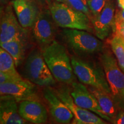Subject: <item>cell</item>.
I'll return each mask as SVG.
<instances>
[{
	"label": "cell",
	"instance_id": "obj_22",
	"mask_svg": "<svg viewBox=\"0 0 124 124\" xmlns=\"http://www.w3.org/2000/svg\"><path fill=\"white\" fill-rule=\"evenodd\" d=\"M106 3V0H89L88 1V5L92 15V17L98 15L104 8Z\"/></svg>",
	"mask_w": 124,
	"mask_h": 124
},
{
	"label": "cell",
	"instance_id": "obj_24",
	"mask_svg": "<svg viewBox=\"0 0 124 124\" xmlns=\"http://www.w3.org/2000/svg\"><path fill=\"white\" fill-rule=\"evenodd\" d=\"M113 124H124V110L120 109L118 111Z\"/></svg>",
	"mask_w": 124,
	"mask_h": 124
},
{
	"label": "cell",
	"instance_id": "obj_10",
	"mask_svg": "<svg viewBox=\"0 0 124 124\" xmlns=\"http://www.w3.org/2000/svg\"><path fill=\"white\" fill-rule=\"evenodd\" d=\"M94 32L96 36L104 40L112 32H115V5L108 0L102 11L91 18Z\"/></svg>",
	"mask_w": 124,
	"mask_h": 124
},
{
	"label": "cell",
	"instance_id": "obj_6",
	"mask_svg": "<svg viewBox=\"0 0 124 124\" xmlns=\"http://www.w3.org/2000/svg\"><path fill=\"white\" fill-rule=\"evenodd\" d=\"M24 71L28 80L36 85L47 87L55 84V79L45 61L42 52L38 49H33L28 54Z\"/></svg>",
	"mask_w": 124,
	"mask_h": 124
},
{
	"label": "cell",
	"instance_id": "obj_14",
	"mask_svg": "<svg viewBox=\"0 0 124 124\" xmlns=\"http://www.w3.org/2000/svg\"><path fill=\"white\" fill-rule=\"evenodd\" d=\"M11 4L21 25L32 28L42 8L40 4L36 0H13Z\"/></svg>",
	"mask_w": 124,
	"mask_h": 124
},
{
	"label": "cell",
	"instance_id": "obj_8",
	"mask_svg": "<svg viewBox=\"0 0 124 124\" xmlns=\"http://www.w3.org/2000/svg\"><path fill=\"white\" fill-rule=\"evenodd\" d=\"M36 87L28 79L0 84L1 99H12L16 102L38 100Z\"/></svg>",
	"mask_w": 124,
	"mask_h": 124
},
{
	"label": "cell",
	"instance_id": "obj_26",
	"mask_svg": "<svg viewBox=\"0 0 124 124\" xmlns=\"http://www.w3.org/2000/svg\"><path fill=\"white\" fill-rule=\"evenodd\" d=\"M114 32L124 40V22L116 26Z\"/></svg>",
	"mask_w": 124,
	"mask_h": 124
},
{
	"label": "cell",
	"instance_id": "obj_9",
	"mask_svg": "<svg viewBox=\"0 0 124 124\" xmlns=\"http://www.w3.org/2000/svg\"><path fill=\"white\" fill-rule=\"evenodd\" d=\"M13 8L12 5L9 4L3 9L1 8L0 43L27 36V29L24 28L20 24L13 13Z\"/></svg>",
	"mask_w": 124,
	"mask_h": 124
},
{
	"label": "cell",
	"instance_id": "obj_20",
	"mask_svg": "<svg viewBox=\"0 0 124 124\" xmlns=\"http://www.w3.org/2000/svg\"><path fill=\"white\" fill-rule=\"evenodd\" d=\"M15 62L11 55L2 48H0V71L10 74L18 73Z\"/></svg>",
	"mask_w": 124,
	"mask_h": 124
},
{
	"label": "cell",
	"instance_id": "obj_5",
	"mask_svg": "<svg viewBox=\"0 0 124 124\" xmlns=\"http://www.w3.org/2000/svg\"><path fill=\"white\" fill-rule=\"evenodd\" d=\"M63 36L67 46L78 56H89L103 51V43L89 32L74 29L64 28Z\"/></svg>",
	"mask_w": 124,
	"mask_h": 124
},
{
	"label": "cell",
	"instance_id": "obj_27",
	"mask_svg": "<svg viewBox=\"0 0 124 124\" xmlns=\"http://www.w3.org/2000/svg\"><path fill=\"white\" fill-rule=\"evenodd\" d=\"M41 7H49L51 3V0H36Z\"/></svg>",
	"mask_w": 124,
	"mask_h": 124
},
{
	"label": "cell",
	"instance_id": "obj_3",
	"mask_svg": "<svg viewBox=\"0 0 124 124\" xmlns=\"http://www.w3.org/2000/svg\"><path fill=\"white\" fill-rule=\"evenodd\" d=\"M71 59L74 74L80 83L111 94L102 65L77 56Z\"/></svg>",
	"mask_w": 124,
	"mask_h": 124
},
{
	"label": "cell",
	"instance_id": "obj_16",
	"mask_svg": "<svg viewBox=\"0 0 124 124\" xmlns=\"http://www.w3.org/2000/svg\"><path fill=\"white\" fill-rule=\"evenodd\" d=\"M15 100L1 99L0 124H31L20 115Z\"/></svg>",
	"mask_w": 124,
	"mask_h": 124
},
{
	"label": "cell",
	"instance_id": "obj_1",
	"mask_svg": "<svg viewBox=\"0 0 124 124\" xmlns=\"http://www.w3.org/2000/svg\"><path fill=\"white\" fill-rule=\"evenodd\" d=\"M43 57L54 78L67 85L75 82V75L66 48L58 41H54L42 49Z\"/></svg>",
	"mask_w": 124,
	"mask_h": 124
},
{
	"label": "cell",
	"instance_id": "obj_19",
	"mask_svg": "<svg viewBox=\"0 0 124 124\" xmlns=\"http://www.w3.org/2000/svg\"><path fill=\"white\" fill-rule=\"evenodd\" d=\"M111 48L119 66L124 72V40L115 33L110 40Z\"/></svg>",
	"mask_w": 124,
	"mask_h": 124
},
{
	"label": "cell",
	"instance_id": "obj_11",
	"mask_svg": "<svg viewBox=\"0 0 124 124\" xmlns=\"http://www.w3.org/2000/svg\"><path fill=\"white\" fill-rule=\"evenodd\" d=\"M71 86V95L77 106L95 113L103 120L112 124L111 120L102 111L95 96L84 84L75 81Z\"/></svg>",
	"mask_w": 124,
	"mask_h": 124
},
{
	"label": "cell",
	"instance_id": "obj_17",
	"mask_svg": "<svg viewBox=\"0 0 124 124\" xmlns=\"http://www.w3.org/2000/svg\"><path fill=\"white\" fill-rule=\"evenodd\" d=\"M89 89L97 98L102 111L111 120L113 124L119 108L111 94L91 87H89Z\"/></svg>",
	"mask_w": 124,
	"mask_h": 124
},
{
	"label": "cell",
	"instance_id": "obj_4",
	"mask_svg": "<svg viewBox=\"0 0 124 124\" xmlns=\"http://www.w3.org/2000/svg\"><path fill=\"white\" fill-rule=\"evenodd\" d=\"M100 63L105 71L111 95L119 110H124V72L110 51L102 52Z\"/></svg>",
	"mask_w": 124,
	"mask_h": 124
},
{
	"label": "cell",
	"instance_id": "obj_25",
	"mask_svg": "<svg viewBox=\"0 0 124 124\" xmlns=\"http://www.w3.org/2000/svg\"><path fill=\"white\" fill-rule=\"evenodd\" d=\"M124 22V10H118L115 14V27Z\"/></svg>",
	"mask_w": 124,
	"mask_h": 124
},
{
	"label": "cell",
	"instance_id": "obj_7",
	"mask_svg": "<svg viewBox=\"0 0 124 124\" xmlns=\"http://www.w3.org/2000/svg\"><path fill=\"white\" fill-rule=\"evenodd\" d=\"M56 26L49 8H41L31 29L33 39L42 49L55 40Z\"/></svg>",
	"mask_w": 124,
	"mask_h": 124
},
{
	"label": "cell",
	"instance_id": "obj_28",
	"mask_svg": "<svg viewBox=\"0 0 124 124\" xmlns=\"http://www.w3.org/2000/svg\"><path fill=\"white\" fill-rule=\"evenodd\" d=\"M13 0H0V2H1V7H4L5 5H7V4L11 3Z\"/></svg>",
	"mask_w": 124,
	"mask_h": 124
},
{
	"label": "cell",
	"instance_id": "obj_29",
	"mask_svg": "<svg viewBox=\"0 0 124 124\" xmlns=\"http://www.w3.org/2000/svg\"><path fill=\"white\" fill-rule=\"evenodd\" d=\"M71 124H85V123H83V122H82L81 121H79L78 120H77V118H74L73 121H72V122H71Z\"/></svg>",
	"mask_w": 124,
	"mask_h": 124
},
{
	"label": "cell",
	"instance_id": "obj_2",
	"mask_svg": "<svg viewBox=\"0 0 124 124\" xmlns=\"http://www.w3.org/2000/svg\"><path fill=\"white\" fill-rule=\"evenodd\" d=\"M48 8L52 18L58 27L89 32L94 31L90 18L83 12L58 1L51 3Z\"/></svg>",
	"mask_w": 124,
	"mask_h": 124
},
{
	"label": "cell",
	"instance_id": "obj_31",
	"mask_svg": "<svg viewBox=\"0 0 124 124\" xmlns=\"http://www.w3.org/2000/svg\"><path fill=\"white\" fill-rule=\"evenodd\" d=\"M87 1H89V0H87Z\"/></svg>",
	"mask_w": 124,
	"mask_h": 124
},
{
	"label": "cell",
	"instance_id": "obj_15",
	"mask_svg": "<svg viewBox=\"0 0 124 124\" xmlns=\"http://www.w3.org/2000/svg\"><path fill=\"white\" fill-rule=\"evenodd\" d=\"M18 111L23 118L32 124H46L48 120L47 110L38 100L20 102Z\"/></svg>",
	"mask_w": 124,
	"mask_h": 124
},
{
	"label": "cell",
	"instance_id": "obj_30",
	"mask_svg": "<svg viewBox=\"0 0 124 124\" xmlns=\"http://www.w3.org/2000/svg\"><path fill=\"white\" fill-rule=\"evenodd\" d=\"M118 4L119 7L124 10V0H118Z\"/></svg>",
	"mask_w": 124,
	"mask_h": 124
},
{
	"label": "cell",
	"instance_id": "obj_23",
	"mask_svg": "<svg viewBox=\"0 0 124 124\" xmlns=\"http://www.w3.org/2000/svg\"><path fill=\"white\" fill-rule=\"evenodd\" d=\"M23 79V78L19 73L10 74L0 71V84L17 82Z\"/></svg>",
	"mask_w": 124,
	"mask_h": 124
},
{
	"label": "cell",
	"instance_id": "obj_12",
	"mask_svg": "<svg viewBox=\"0 0 124 124\" xmlns=\"http://www.w3.org/2000/svg\"><path fill=\"white\" fill-rule=\"evenodd\" d=\"M60 100L74 114V117L83 123L89 124H108L106 121L98 116L95 113L85 108L79 107L74 103L71 91L66 86H62L56 91Z\"/></svg>",
	"mask_w": 124,
	"mask_h": 124
},
{
	"label": "cell",
	"instance_id": "obj_18",
	"mask_svg": "<svg viewBox=\"0 0 124 124\" xmlns=\"http://www.w3.org/2000/svg\"><path fill=\"white\" fill-rule=\"evenodd\" d=\"M2 48L12 56L16 67L22 63L25 58L27 48V36L14 39L13 40L0 43Z\"/></svg>",
	"mask_w": 124,
	"mask_h": 124
},
{
	"label": "cell",
	"instance_id": "obj_13",
	"mask_svg": "<svg viewBox=\"0 0 124 124\" xmlns=\"http://www.w3.org/2000/svg\"><path fill=\"white\" fill-rule=\"evenodd\" d=\"M43 96L48 106L49 113L54 121L59 124H70L74 117L70 108L60 100L56 91L50 87L43 90Z\"/></svg>",
	"mask_w": 124,
	"mask_h": 124
},
{
	"label": "cell",
	"instance_id": "obj_21",
	"mask_svg": "<svg viewBox=\"0 0 124 124\" xmlns=\"http://www.w3.org/2000/svg\"><path fill=\"white\" fill-rule=\"evenodd\" d=\"M55 1L66 4L71 8L83 12L87 15L90 20L92 17V15L88 5L87 0H55Z\"/></svg>",
	"mask_w": 124,
	"mask_h": 124
}]
</instances>
